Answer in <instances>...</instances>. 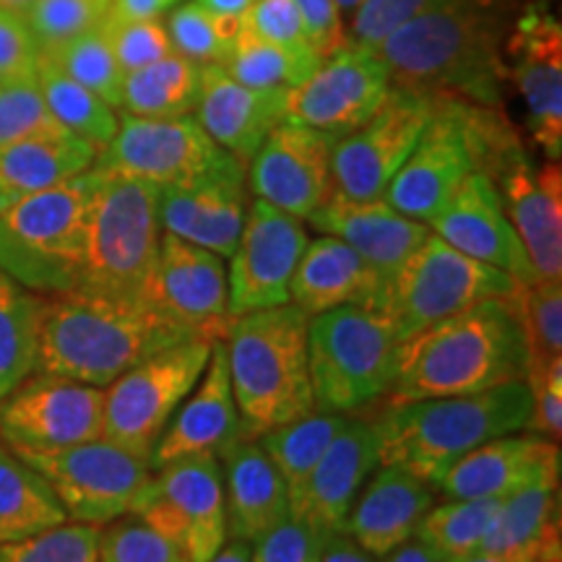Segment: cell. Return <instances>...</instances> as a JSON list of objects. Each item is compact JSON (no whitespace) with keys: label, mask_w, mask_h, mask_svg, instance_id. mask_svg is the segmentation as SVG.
<instances>
[{"label":"cell","mask_w":562,"mask_h":562,"mask_svg":"<svg viewBox=\"0 0 562 562\" xmlns=\"http://www.w3.org/2000/svg\"><path fill=\"white\" fill-rule=\"evenodd\" d=\"M510 9L513 0H459L398 26L375 53L393 87L503 108Z\"/></svg>","instance_id":"6da1fadb"},{"label":"cell","mask_w":562,"mask_h":562,"mask_svg":"<svg viewBox=\"0 0 562 562\" xmlns=\"http://www.w3.org/2000/svg\"><path fill=\"white\" fill-rule=\"evenodd\" d=\"M188 339L201 336L151 302L81 290L42 294L34 372L108 389L146 357Z\"/></svg>","instance_id":"7a4b0ae2"},{"label":"cell","mask_w":562,"mask_h":562,"mask_svg":"<svg viewBox=\"0 0 562 562\" xmlns=\"http://www.w3.org/2000/svg\"><path fill=\"white\" fill-rule=\"evenodd\" d=\"M526 381V344L510 300H484L398 344L389 402L467 396Z\"/></svg>","instance_id":"3957f363"},{"label":"cell","mask_w":562,"mask_h":562,"mask_svg":"<svg viewBox=\"0 0 562 562\" xmlns=\"http://www.w3.org/2000/svg\"><path fill=\"white\" fill-rule=\"evenodd\" d=\"M529 417L531 391L516 381L467 396L389 402L370 419L383 467H402L435 487L456 461L484 442L526 430Z\"/></svg>","instance_id":"277c9868"},{"label":"cell","mask_w":562,"mask_h":562,"mask_svg":"<svg viewBox=\"0 0 562 562\" xmlns=\"http://www.w3.org/2000/svg\"><path fill=\"white\" fill-rule=\"evenodd\" d=\"M307 321L311 315L286 302L229 323L222 341L245 440L315 412Z\"/></svg>","instance_id":"5b68a950"},{"label":"cell","mask_w":562,"mask_h":562,"mask_svg":"<svg viewBox=\"0 0 562 562\" xmlns=\"http://www.w3.org/2000/svg\"><path fill=\"white\" fill-rule=\"evenodd\" d=\"M87 252L79 290L100 297L149 302L161 222L159 188L138 178L91 170Z\"/></svg>","instance_id":"8992f818"},{"label":"cell","mask_w":562,"mask_h":562,"mask_svg":"<svg viewBox=\"0 0 562 562\" xmlns=\"http://www.w3.org/2000/svg\"><path fill=\"white\" fill-rule=\"evenodd\" d=\"M516 131L503 108L438 97L435 112L383 199L409 220L430 224L472 172Z\"/></svg>","instance_id":"52a82bcc"},{"label":"cell","mask_w":562,"mask_h":562,"mask_svg":"<svg viewBox=\"0 0 562 562\" xmlns=\"http://www.w3.org/2000/svg\"><path fill=\"white\" fill-rule=\"evenodd\" d=\"M91 186L89 170L0 206V271L37 294L79 290Z\"/></svg>","instance_id":"ba28073f"},{"label":"cell","mask_w":562,"mask_h":562,"mask_svg":"<svg viewBox=\"0 0 562 562\" xmlns=\"http://www.w3.org/2000/svg\"><path fill=\"white\" fill-rule=\"evenodd\" d=\"M396 326L381 311L336 307L307 321L315 409L360 414L389 396L398 364Z\"/></svg>","instance_id":"9c48e42d"},{"label":"cell","mask_w":562,"mask_h":562,"mask_svg":"<svg viewBox=\"0 0 562 562\" xmlns=\"http://www.w3.org/2000/svg\"><path fill=\"white\" fill-rule=\"evenodd\" d=\"M521 284L524 281L501 269L463 256L430 232V237L385 279L378 311L406 339L419 328L484 300H510Z\"/></svg>","instance_id":"30bf717a"},{"label":"cell","mask_w":562,"mask_h":562,"mask_svg":"<svg viewBox=\"0 0 562 562\" xmlns=\"http://www.w3.org/2000/svg\"><path fill=\"white\" fill-rule=\"evenodd\" d=\"M214 341L188 339L146 357L104 389L102 438L149 461L172 414L201 381Z\"/></svg>","instance_id":"8fae6325"},{"label":"cell","mask_w":562,"mask_h":562,"mask_svg":"<svg viewBox=\"0 0 562 562\" xmlns=\"http://www.w3.org/2000/svg\"><path fill=\"white\" fill-rule=\"evenodd\" d=\"M13 453L45 476L68 521L100 529L128 516L151 476L149 461L104 438L55 451Z\"/></svg>","instance_id":"7c38bea8"},{"label":"cell","mask_w":562,"mask_h":562,"mask_svg":"<svg viewBox=\"0 0 562 562\" xmlns=\"http://www.w3.org/2000/svg\"><path fill=\"white\" fill-rule=\"evenodd\" d=\"M131 513L170 539L188 562H206L229 539L222 461L186 456L151 469Z\"/></svg>","instance_id":"4fadbf2b"},{"label":"cell","mask_w":562,"mask_h":562,"mask_svg":"<svg viewBox=\"0 0 562 562\" xmlns=\"http://www.w3.org/2000/svg\"><path fill=\"white\" fill-rule=\"evenodd\" d=\"M435 104V94L391 83L381 108L334 144V191L357 201L383 199L430 123Z\"/></svg>","instance_id":"5bb4252c"},{"label":"cell","mask_w":562,"mask_h":562,"mask_svg":"<svg viewBox=\"0 0 562 562\" xmlns=\"http://www.w3.org/2000/svg\"><path fill=\"white\" fill-rule=\"evenodd\" d=\"M229 161L235 157L201 128L195 115L138 117L123 112L115 136L97 151L91 170L125 175L165 188L201 178Z\"/></svg>","instance_id":"9a60e30c"},{"label":"cell","mask_w":562,"mask_h":562,"mask_svg":"<svg viewBox=\"0 0 562 562\" xmlns=\"http://www.w3.org/2000/svg\"><path fill=\"white\" fill-rule=\"evenodd\" d=\"M505 214L521 237L533 279H562V175L560 161L537 167L516 131L484 167Z\"/></svg>","instance_id":"2e32d148"},{"label":"cell","mask_w":562,"mask_h":562,"mask_svg":"<svg viewBox=\"0 0 562 562\" xmlns=\"http://www.w3.org/2000/svg\"><path fill=\"white\" fill-rule=\"evenodd\" d=\"M307 243L305 220L271 206L269 201L252 199L240 240L227 258L229 318L286 305Z\"/></svg>","instance_id":"e0dca14e"},{"label":"cell","mask_w":562,"mask_h":562,"mask_svg":"<svg viewBox=\"0 0 562 562\" xmlns=\"http://www.w3.org/2000/svg\"><path fill=\"white\" fill-rule=\"evenodd\" d=\"M104 389L32 372L0 402V442L13 451H55L102 438Z\"/></svg>","instance_id":"ac0fdd59"},{"label":"cell","mask_w":562,"mask_h":562,"mask_svg":"<svg viewBox=\"0 0 562 562\" xmlns=\"http://www.w3.org/2000/svg\"><path fill=\"white\" fill-rule=\"evenodd\" d=\"M391 74L375 47L347 45L323 58L313 76L286 97V117L339 140L381 108Z\"/></svg>","instance_id":"d6986e66"},{"label":"cell","mask_w":562,"mask_h":562,"mask_svg":"<svg viewBox=\"0 0 562 562\" xmlns=\"http://www.w3.org/2000/svg\"><path fill=\"white\" fill-rule=\"evenodd\" d=\"M505 58L508 81L524 100L526 125L547 161L562 157V30L544 3L513 19Z\"/></svg>","instance_id":"ffe728a7"},{"label":"cell","mask_w":562,"mask_h":562,"mask_svg":"<svg viewBox=\"0 0 562 562\" xmlns=\"http://www.w3.org/2000/svg\"><path fill=\"white\" fill-rule=\"evenodd\" d=\"M336 138L284 117L248 165L256 199L307 220L334 191L331 151Z\"/></svg>","instance_id":"44dd1931"},{"label":"cell","mask_w":562,"mask_h":562,"mask_svg":"<svg viewBox=\"0 0 562 562\" xmlns=\"http://www.w3.org/2000/svg\"><path fill=\"white\" fill-rule=\"evenodd\" d=\"M149 302L186 323L201 339L222 341L232 323L224 258L161 232Z\"/></svg>","instance_id":"7402d4cb"},{"label":"cell","mask_w":562,"mask_h":562,"mask_svg":"<svg viewBox=\"0 0 562 562\" xmlns=\"http://www.w3.org/2000/svg\"><path fill=\"white\" fill-rule=\"evenodd\" d=\"M245 172L248 167L235 159L201 178L159 188L161 229L227 261L248 214Z\"/></svg>","instance_id":"603a6c76"},{"label":"cell","mask_w":562,"mask_h":562,"mask_svg":"<svg viewBox=\"0 0 562 562\" xmlns=\"http://www.w3.org/2000/svg\"><path fill=\"white\" fill-rule=\"evenodd\" d=\"M381 467L378 430L372 419L351 414L336 435L318 467L307 476L305 487L290 503L292 518L307 524L318 533L344 531L349 510L370 474Z\"/></svg>","instance_id":"cb8c5ba5"},{"label":"cell","mask_w":562,"mask_h":562,"mask_svg":"<svg viewBox=\"0 0 562 562\" xmlns=\"http://www.w3.org/2000/svg\"><path fill=\"white\" fill-rule=\"evenodd\" d=\"M427 227L463 256L501 269L518 281H533L521 237L505 214L495 182L484 172L469 175Z\"/></svg>","instance_id":"d4e9b609"},{"label":"cell","mask_w":562,"mask_h":562,"mask_svg":"<svg viewBox=\"0 0 562 562\" xmlns=\"http://www.w3.org/2000/svg\"><path fill=\"white\" fill-rule=\"evenodd\" d=\"M245 440L240 412L229 383L224 341H214L201 381L172 414L149 459L151 469L186 459V456H216L224 459L237 442Z\"/></svg>","instance_id":"484cf974"},{"label":"cell","mask_w":562,"mask_h":562,"mask_svg":"<svg viewBox=\"0 0 562 562\" xmlns=\"http://www.w3.org/2000/svg\"><path fill=\"white\" fill-rule=\"evenodd\" d=\"M550 476H560V442L521 430L474 448L432 490L442 497H508Z\"/></svg>","instance_id":"4316f807"},{"label":"cell","mask_w":562,"mask_h":562,"mask_svg":"<svg viewBox=\"0 0 562 562\" xmlns=\"http://www.w3.org/2000/svg\"><path fill=\"white\" fill-rule=\"evenodd\" d=\"M290 89H256L232 79L224 66H203L195 121L245 167L266 136L286 117Z\"/></svg>","instance_id":"83f0119b"},{"label":"cell","mask_w":562,"mask_h":562,"mask_svg":"<svg viewBox=\"0 0 562 562\" xmlns=\"http://www.w3.org/2000/svg\"><path fill=\"white\" fill-rule=\"evenodd\" d=\"M321 235L347 243L351 250L389 279L430 237L425 222L409 220L385 199L357 201L331 191L305 220Z\"/></svg>","instance_id":"f1b7e54d"},{"label":"cell","mask_w":562,"mask_h":562,"mask_svg":"<svg viewBox=\"0 0 562 562\" xmlns=\"http://www.w3.org/2000/svg\"><path fill=\"white\" fill-rule=\"evenodd\" d=\"M432 503L430 484L417 480L402 467L381 463L351 505L344 531L362 550L383 560L396 547L414 539L422 516L432 508Z\"/></svg>","instance_id":"f546056e"},{"label":"cell","mask_w":562,"mask_h":562,"mask_svg":"<svg viewBox=\"0 0 562 562\" xmlns=\"http://www.w3.org/2000/svg\"><path fill=\"white\" fill-rule=\"evenodd\" d=\"M383 273L360 252L331 235L307 243L292 279L290 302L302 313L318 315L336 307H370L378 311L383 297Z\"/></svg>","instance_id":"4dcf8cb0"},{"label":"cell","mask_w":562,"mask_h":562,"mask_svg":"<svg viewBox=\"0 0 562 562\" xmlns=\"http://www.w3.org/2000/svg\"><path fill=\"white\" fill-rule=\"evenodd\" d=\"M224 510L232 539L256 542L292 516L290 490L258 440H240L222 459Z\"/></svg>","instance_id":"1f68e13d"},{"label":"cell","mask_w":562,"mask_h":562,"mask_svg":"<svg viewBox=\"0 0 562 562\" xmlns=\"http://www.w3.org/2000/svg\"><path fill=\"white\" fill-rule=\"evenodd\" d=\"M97 146L70 131H53L0 146V206L89 172Z\"/></svg>","instance_id":"d6a6232c"},{"label":"cell","mask_w":562,"mask_h":562,"mask_svg":"<svg viewBox=\"0 0 562 562\" xmlns=\"http://www.w3.org/2000/svg\"><path fill=\"white\" fill-rule=\"evenodd\" d=\"M558 537L560 476H550L503 497L480 552L510 562H533Z\"/></svg>","instance_id":"836d02e7"},{"label":"cell","mask_w":562,"mask_h":562,"mask_svg":"<svg viewBox=\"0 0 562 562\" xmlns=\"http://www.w3.org/2000/svg\"><path fill=\"white\" fill-rule=\"evenodd\" d=\"M66 521V510L45 476L0 442V544L19 542Z\"/></svg>","instance_id":"e575fe53"},{"label":"cell","mask_w":562,"mask_h":562,"mask_svg":"<svg viewBox=\"0 0 562 562\" xmlns=\"http://www.w3.org/2000/svg\"><path fill=\"white\" fill-rule=\"evenodd\" d=\"M203 66L178 50L165 58L131 70L123 79L121 110L138 117L193 115L201 94Z\"/></svg>","instance_id":"d590c367"},{"label":"cell","mask_w":562,"mask_h":562,"mask_svg":"<svg viewBox=\"0 0 562 562\" xmlns=\"http://www.w3.org/2000/svg\"><path fill=\"white\" fill-rule=\"evenodd\" d=\"M42 294L0 271V402L37 370Z\"/></svg>","instance_id":"8d00e7d4"},{"label":"cell","mask_w":562,"mask_h":562,"mask_svg":"<svg viewBox=\"0 0 562 562\" xmlns=\"http://www.w3.org/2000/svg\"><path fill=\"white\" fill-rule=\"evenodd\" d=\"M351 414H334L315 409L307 417L294 419L290 425H281L277 430L258 438V446L269 453L273 467L279 469L281 480L290 490V503L305 487L307 476L318 467L323 453L328 451L336 435L347 425ZM292 510V508H290Z\"/></svg>","instance_id":"74e56055"},{"label":"cell","mask_w":562,"mask_h":562,"mask_svg":"<svg viewBox=\"0 0 562 562\" xmlns=\"http://www.w3.org/2000/svg\"><path fill=\"white\" fill-rule=\"evenodd\" d=\"M37 81L47 110L53 112V117L63 128L87 138L91 146H97V151L110 144V138L117 131V123H121L115 108H110L100 94H94L91 89L81 87L79 81L63 74L45 55H40L37 60Z\"/></svg>","instance_id":"f35d334b"},{"label":"cell","mask_w":562,"mask_h":562,"mask_svg":"<svg viewBox=\"0 0 562 562\" xmlns=\"http://www.w3.org/2000/svg\"><path fill=\"white\" fill-rule=\"evenodd\" d=\"M503 497H442L422 516L414 539L430 547L440 560L480 552Z\"/></svg>","instance_id":"ab89813d"},{"label":"cell","mask_w":562,"mask_h":562,"mask_svg":"<svg viewBox=\"0 0 562 562\" xmlns=\"http://www.w3.org/2000/svg\"><path fill=\"white\" fill-rule=\"evenodd\" d=\"M526 344V375L562 360V279L524 281L510 297Z\"/></svg>","instance_id":"60d3db41"},{"label":"cell","mask_w":562,"mask_h":562,"mask_svg":"<svg viewBox=\"0 0 562 562\" xmlns=\"http://www.w3.org/2000/svg\"><path fill=\"white\" fill-rule=\"evenodd\" d=\"M315 55H300L290 47L261 37L243 21L237 34L235 50L227 60V74L232 79L256 89H294L305 83L318 68Z\"/></svg>","instance_id":"b9f144b4"},{"label":"cell","mask_w":562,"mask_h":562,"mask_svg":"<svg viewBox=\"0 0 562 562\" xmlns=\"http://www.w3.org/2000/svg\"><path fill=\"white\" fill-rule=\"evenodd\" d=\"M40 55L50 58L63 74L70 76L74 81H79L81 87L100 94L110 108L121 110L125 74L123 68L117 66L115 50H112V42L104 21L100 26H94V30L76 34V37L63 42V45Z\"/></svg>","instance_id":"7bdbcfd3"},{"label":"cell","mask_w":562,"mask_h":562,"mask_svg":"<svg viewBox=\"0 0 562 562\" xmlns=\"http://www.w3.org/2000/svg\"><path fill=\"white\" fill-rule=\"evenodd\" d=\"M243 16H224L201 9L199 3H186L167 19V34L172 47L201 66H227L240 34Z\"/></svg>","instance_id":"ee69618b"},{"label":"cell","mask_w":562,"mask_h":562,"mask_svg":"<svg viewBox=\"0 0 562 562\" xmlns=\"http://www.w3.org/2000/svg\"><path fill=\"white\" fill-rule=\"evenodd\" d=\"M100 526L66 521L19 542L0 544V562H97Z\"/></svg>","instance_id":"f6af8a7d"},{"label":"cell","mask_w":562,"mask_h":562,"mask_svg":"<svg viewBox=\"0 0 562 562\" xmlns=\"http://www.w3.org/2000/svg\"><path fill=\"white\" fill-rule=\"evenodd\" d=\"M53 131H63V125L47 110L37 70L0 81V146Z\"/></svg>","instance_id":"bcb514c9"},{"label":"cell","mask_w":562,"mask_h":562,"mask_svg":"<svg viewBox=\"0 0 562 562\" xmlns=\"http://www.w3.org/2000/svg\"><path fill=\"white\" fill-rule=\"evenodd\" d=\"M110 9L112 0H34L24 19L40 53H45L100 26Z\"/></svg>","instance_id":"7dc6e473"},{"label":"cell","mask_w":562,"mask_h":562,"mask_svg":"<svg viewBox=\"0 0 562 562\" xmlns=\"http://www.w3.org/2000/svg\"><path fill=\"white\" fill-rule=\"evenodd\" d=\"M97 562H188L170 539L154 531L138 516L117 518L100 529Z\"/></svg>","instance_id":"c3c4849f"},{"label":"cell","mask_w":562,"mask_h":562,"mask_svg":"<svg viewBox=\"0 0 562 562\" xmlns=\"http://www.w3.org/2000/svg\"><path fill=\"white\" fill-rule=\"evenodd\" d=\"M104 26H108L112 50L123 74L151 66L175 53L167 26L159 19H115L108 13Z\"/></svg>","instance_id":"681fc988"},{"label":"cell","mask_w":562,"mask_h":562,"mask_svg":"<svg viewBox=\"0 0 562 562\" xmlns=\"http://www.w3.org/2000/svg\"><path fill=\"white\" fill-rule=\"evenodd\" d=\"M451 3H459V0H362L351 21V42L378 47L398 26Z\"/></svg>","instance_id":"f907efd6"},{"label":"cell","mask_w":562,"mask_h":562,"mask_svg":"<svg viewBox=\"0 0 562 562\" xmlns=\"http://www.w3.org/2000/svg\"><path fill=\"white\" fill-rule=\"evenodd\" d=\"M243 21L252 32L277 42V45L290 47V50L300 55H315L311 42H307L305 26H302V16L294 0H256L250 11L243 13Z\"/></svg>","instance_id":"816d5d0a"},{"label":"cell","mask_w":562,"mask_h":562,"mask_svg":"<svg viewBox=\"0 0 562 562\" xmlns=\"http://www.w3.org/2000/svg\"><path fill=\"white\" fill-rule=\"evenodd\" d=\"M323 539V533L290 516L250 542L252 562H321Z\"/></svg>","instance_id":"f5cc1de1"},{"label":"cell","mask_w":562,"mask_h":562,"mask_svg":"<svg viewBox=\"0 0 562 562\" xmlns=\"http://www.w3.org/2000/svg\"><path fill=\"white\" fill-rule=\"evenodd\" d=\"M531 391V417L526 430L560 442L562 435V360L526 375Z\"/></svg>","instance_id":"db71d44e"},{"label":"cell","mask_w":562,"mask_h":562,"mask_svg":"<svg viewBox=\"0 0 562 562\" xmlns=\"http://www.w3.org/2000/svg\"><path fill=\"white\" fill-rule=\"evenodd\" d=\"M37 60L40 47L26 19L0 9V81L34 74Z\"/></svg>","instance_id":"11a10c76"},{"label":"cell","mask_w":562,"mask_h":562,"mask_svg":"<svg viewBox=\"0 0 562 562\" xmlns=\"http://www.w3.org/2000/svg\"><path fill=\"white\" fill-rule=\"evenodd\" d=\"M294 3H297L307 42L321 60L347 45L336 0H294Z\"/></svg>","instance_id":"9f6ffc18"},{"label":"cell","mask_w":562,"mask_h":562,"mask_svg":"<svg viewBox=\"0 0 562 562\" xmlns=\"http://www.w3.org/2000/svg\"><path fill=\"white\" fill-rule=\"evenodd\" d=\"M321 562H381V558L362 550L347 531H334L323 539Z\"/></svg>","instance_id":"6f0895ef"},{"label":"cell","mask_w":562,"mask_h":562,"mask_svg":"<svg viewBox=\"0 0 562 562\" xmlns=\"http://www.w3.org/2000/svg\"><path fill=\"white\" fill-rule=\"evenodd\" d=\"M178 0H112L110 13L115 19H159Z\"/></svg>","instance_id":"680465c9"},{"label":"cell","mask_w":562,"mask_h":562,"mask_svg":"<svg viewBox=\"0 0 562 562\" xmlns=\"http://www.w3.org/2000/svg\"><path fill=\"white\" fill-rule=\"evenodd\" d=\"M385 562H442L438 554H435L430 547H425L419 539H409L402 547H396L389 558H383Z\"/></svg>","instance_id":"91938a15"},{"label":"cell","mask_w":562,"mask_h":562,"mask_svg":"<svg viewBox=\"0 0 562 562\" xmlns=\"http://www.w3.org/2000/svg\"><path fill=\"white\" fill-rule=\"evenodd\" d=\"M206 562H252V547L245 539H227Z\"/></svg>","instance_id":"94428289"},{"label":"cell","mask_w":562,"mask_h":562,"mask_svg":"<svg viewBox=\"0 0 562 562\" xmlns=\"http://www.w3.org/2000/svg\"><path fill=\"white\" fill-rule=\"evenodd\" d=\"M193 3H199L206 11L224 13V16H243V13L250 11L256 0H193Z\"/></svg>","instance_id":"6125c7cd"},{"label":"cell","mask_w":562,"mask_h":562,"mask_svg":"<svg viewBox=\"0 0 562 562\" xmlns=\"http://www.w3.org/2000/svg\"><path fill=\"white\" fill-rule=\"evenodd\" d=\"M533 562H562V542H560V537L552 539V542L547 544L542 552H539V558L533 560Z\"/></svg>","instance_id":"be15d7a7"},{"label":"cell","mask_w":562,"mask_h":562,"mask_svg":"<svg viewBox=\"0 0 562 562\" xmlns=\"http://www.w3.org/2000/svg\"><path fill=\"white\" fill-rule=\"evenodd\" d=\"M34 0H0V9L9 11V13H16V16H26L32 9Z\"/></svg>","instance_id":"e7e4bbea"},{"label":"cell","mask_w":562,"mask_h":562,"mask_svg":"<svg viewBox=\"0 0 562 562\" xmlns=\"http://www.w3.org/2000/svg\"><path fill=\"white\" fill-rule=\"evenodd\" d=\"M442 562H510V560L495 558V554H487V552H474V554H467V558H453V560H442Z\"/></svg>","instance_id":"03108f58"},{"label":"cell","mask_w":562,"mask_h":562,"mask_svg":"<svg viewBox=\"0 0 562 562\" xmlns=\"http://www.w3.org/2000/svg\"><path fill=\"white\" fill-rule=\"evenodd\" d=\"M336 3L344 5V9H357V5H360L362 0H336Z\"/></svg>","instance_id":"003e7915"}]
</instances>
